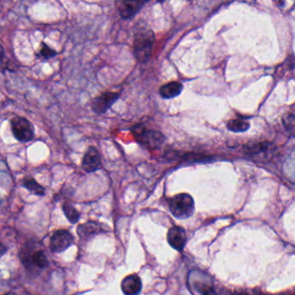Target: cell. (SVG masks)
I'll list each match as a JSON object with an SVG mask.
<instances>
[{
  "instance_id": "17",
  "label": "cell",
  "mask_w": 295,
  "mask_h": 295,
  "mask_svg": "<svg viewBox=\"0 0 295 295\" xmlns=\"http://www.w3.org/2000/svg\"><path fill=\"white\" fill-rule=\"evenodd\" d=\"M56 54L57 52L47 45L45 43H41V48L39 49V56L41 58H43V59H50L55 57Z\"/></svg>"
},
{
  "instance_id": "1",
  "label": "cell",
  "mask_w": 295,
  "mask_h": 295,
  "mask_svg": "<svg viewBox=\"0 0 295 295\" xmlns=\"http://www.w3.org/2000/svg\"><path fill=\"white\" fill-rule=\"evenodd\" d=\"M155 35L149 27H140L136 30L134 38V54L136 59L145 63L151 58Z\"/></svg>"
},
{
  "instance_id": "8",
  "label": "cell",
  "mask_w": 295,
  "mask_h": 295,
  "mask_svg": "<svg viewBox=\"0 0 295 295\" xmlns=\"http://www.w3.org/2000/svg\"><path fill=\"white\" fill-rule=\"evenodd\" d=\"M168 242L173 249L177 251H182L187 243V234L182 227L173 226L168 232Z\"/></svg>"
},
{
  "instance_id": "21",
  "label": "cell",
  "mask_w": 295,
  "mask_h": 295,
  "mask_svg": "<svg viewBox=\"0 0 295 295\" xmlns=\"http://www.w3.org/2000/svg\"><path fill=\"white\" fill-rule=\"evenodd\" d=\"M6 247L2 244H0V257H2L6 252Z\"/></svg>"
},
{
  "instance_id": "10",
  "label": "cell",
  "mask_w": 295,
  "mask_h": 295,
  "mask_svg": "<svg viewBox=\"0 0 295 295\" xmlns=\"http://www.w3.org/2000/svg\"><path fill=\"white\" fill-rule=\"evenodd\" d=\"M121 288L125 295H138L142 291V281L139 276L130 275L123 280Z\"/></svg>"
},
{
  "instance_id": "4",
  "label": "cell",
  "mask_w": 295,
  "mask_h": 295,
  "mask_svg": "<svg viewBox=\"0 0 295 295\" xmlns=\"http://www.w3.org/2000/svg\"><path fill=\"white\" fill-rule=\"evenodd\" d=\"M133 132L137 142L147 149H156L162 146L165 141L164 135L162 132L147 130L142 125L135 127Z\"/></svg>"
},
{
  "instance_id": "13",
  "label": "cell",
  "mask_w": 295,
  "mask_h": 295,
  "mask_svg": "<svg viewBox=\"0 0 295 295\" xmlns=\"http://www.w3.org/2000/svg\"><path fill=\"white\" fill-rule=\"evenodd\" d=\"M182 89H183V86L182 84L173 82V83H169L161 87L160 95L164 99H171V98L176 97L181 95Z\"/></svg>"
},
{
  "instance_id": "9",
  "label": "cell",
  "mask_w": 295,
  "mask_h": 295,
  "mask_svg": "<svg viewBox=\"0 0 295 295\" xmlns=\"http://www.w3.org/2000/svg\"><path fill=\"white\" fill-rule=\"evenodd\" d=\"M119 97H120L119 94L112 93V92L105 93L99 97H97L93 103V109L94 112L100 115L106 112L108 109H110L113 105L114 102L119 99Z\"/></svg>"
},
{
  "instance_id": "2",
  "label": "cell",
  "mask_w": 295,
  "mask_h": 295,
  "mask_svg": "<svg viewBox=\"0 0 295 295\" xmlns=\"http://www.w3.org/2000/svg\"><path fill=\"white\" fill-rule=\"evenodd\" d=\"M169 209L173 217L179 219H186L193 214L194 201L189 194L181 193L171 198Z\"/></svg>"
},
{
  "instance_id": "16",
  "label": "cell",
  "mask_w": 295,
  "mask_h": 295,
  "mask_svg": "<svg viewBox=\"0 0 295 295\" xmlns=\"http://www.w3.org/2000/svg\"><path fill=\"white\" fill-rule=\"evenodd\" d=\"M63 209L68 220L72 224H76L80 218V213L77 211L75 208L71 204H63Z\"/></svg>"
},
{
  "instance_id": "6",
  "label": "cell",
  "mask_w": 295,
  "mask_h": 295,
  "mask_svg": "<svg viewBox=\"0 0 295 295\" xmlns=\"http://www.w3.org/2000/svg\"><path fill=\"white\" fill-rule=\"evenodd\" d=\"M73 243L74 237L71 233L65 229H60L52 235L50 249L53 252L62 253L71 246Z\"/></svg>"
},
{
  "instance_id": "18",
  "label": "cell",
  "mask_w": 295,
  "mask_h": 295,
  "mask_svg": "<svg viewBox=\"0 0 295 295\" xmlns=\"http://www.w3.org/2000/svg\"><path fill=\"white\" fill-rule=\"evenodd\" d=\"M267 144L266 143H255L253 144L251 146L247 145L245 146V151L247 153H258V152L263 151L267 148Z\"/></svg>"
},
{
  "instance_id": "5",
  "label": "cell",
  "mask_w": 295,
  "mask_h": 295,
  "mask_svg": "<svg viewBox=\"0 0 295 295\" xmlns=\"http://www.w3.org/2000/svg\"><path fill=\"white\" fill-rule=\"evenodd\" d=\"M12 135L19 142L26 143L32 141L35 137L34 126L32 122L23 117L12 118L11 121Z\"/></svg>"
},
{
  "instance_id": "22",
  "label": "cell",
  "mask_w": 295,
  "mask_h": 295,
  "mask_svg": "<svg viewBox=\"0 0 295 295\" xmlns=\"http://www.w3.org/2000/svg\"><path fill=\"white\" fill-rule=\"evenodd\" d=\"M5 295H16L15 293H12V292H9V293H6Z\"/></svg>"
},
{
  "instance_id": "19",
  "label": "cell",
  "mask_w": 295,
  "mask_h": 295,
  "mask_svg": "<svg viewBox=\"0 0 295 295\" xmlns=\"http://www.w3.org/2000/svg\"><path fill=\"white\" fill-rule=\"evenodd\" d=\"M284 124L288 131L295 130V115H290L284 119Z\"/></svg>"
},
{
  "instance_id": "3",
  "label": "cell",
  "mask_w": 295,
  "mask_h": 295,
  "mask_svg": "<svg viewBox=\"0 0 295 295\" xmlns=\"http://www.w3.org/2000/svg\"><path fill=\"white\" fill-rule=\"evenodd\" d=\"M21 259L26 269L29 271L42 270L48 266V258L43 250H37L34 245H26L21 253Z\"/></svg>"
},
{
  "instance_id": "12",
  "label": "cell",
  "mask_w": 295,
  "mask_h": 295,
  "mask_svg": "<svg viewBox=\"0 0 295 295\" xmlns=\"http://www.w3.org/2000/svg\"><path fill=\"white\" fill-rule=\"evenodd\" d=\"M78 235L81 238H87L92 235H97L100 233L104 232L105 229L102 225H100L95 222H88L86 224H81L77 229Z\"/></svg>"
},
{
  "instance_id": "15",
  "label": "cell",
  "mask_w": 295,
  "mask_h": 295,
  "mask_svg": "<svg viewBox=\"0 0 295 295\" xmlns=\"http://www.w3.org/2000/svg\"><path fill=\"white\" fill-rule=\"evenodd\" d=\"M227 128L231 132H245L250 128V124L248 123L247 121L241 120V119H235V120H231L228 122Z\"/></svg>"
},
{
  "instance_id": "7",
  "label": "cell",
  "mask_w": 295,
  "mask_h": 295,
  "mask_svg": "<svg viewBox=\"0 0 295 295\" xmlns=\"http://www.w3.org/2000/svg\"><path fill=\"white\" fill-rule=\"evenodd\" d=\"M101 166L102 162L100 152L95 147H89L83 158V169L86 172H94L100 169Z\"/></svg>"
},
{
  "instance_id": "14",
  "label": "cell",
  "mask_w": 295,
  "mask_h": 295,
  "mask_svg": "<svg viewBox=\"0 0 295 295\" xmlns=\"http://www.w3.org/2000/svg\"><path fill=\"white\" fill-rule=\"evenodd\" d=\"M23 186L29 192L34 193L35 195L43 196L45 194V189L41 184L37 183L34 178H27L23 180Z\"/></svg>"
},
{
  "instance_id": "20",
  "label": "cell",
  "mask_w": 295,
  "mask_h": 295,
  "mask_svg": "<svg viewBox=\"0 0 295 295\" xmlns=\"http://www.w3.org/2000/svg\"><path fill=\"white\" fill-rule=\"evenodd\" d=\"M6 55H5V50H4L3 47L0 44V70L6 68Z\"/></svg>"
},
{
  "instance_id": "11",
  "label": "cell",
  "mask_w": 295,
  "mask_h": 295,
  "mask_svg": "<svg viewBox=\"0 0 295 295\" xmlns=\"http://www.w3.org/2000/svg\"><path fill=\"white\" fill-rule=\"evenodd\" d=\"M145 1H121L117 3V9L120 12V16L123 18L128 19L133 17L136 12H139L142 6H144Z\"/></svg>"
}]
</instances>
